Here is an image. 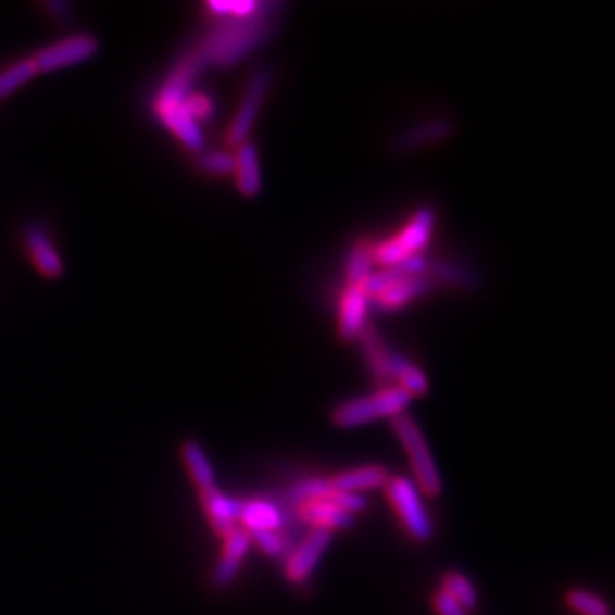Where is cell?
<instances>
[{
    "mask_svg": "<svg viewBox=\"0 0 615 615\" xmlns=\"http://www.w3.org/2000/svg\"><path fill=\"white\" fill-rule=\"evenodd\" d=\"M279 4L261 2L260 9L243 18L217 21L196 47L205 66L231 68L273 35L277 28V14L273 11Z\"/></svg>",
    "mask_w": 615,
    "mask_h": 615,
    "instance_id": "cell-1",
    "label": "cell"
},
{
    "mask_svg": "<svg viewBox=\"0 0 615 615\" xmlns=\"http://www.w3.org/2000/svg\"><path fill=\"white\" fill-rule=\"evenodd\" d=\"M392 430L403 447L406 459L411 462L413 482L421 494L426 498H437L442 494V478L438 470L437 461L426 442L425 432L409 414H399L392 418Z\"/></svg>",
    "mask_w": 615,
    "mask_h": 615,
    "instance_id": "cell-2",
    "label": "cell"
},
{
    "mask_svg": "<svg viewBox=\"0 0 615 615\" xmlns=\"http://www.w3.org/2000/svg\"><path fill=\"white\" fill-rule=\"evenodd\" d=\"M411 401L413 399L401 389L385 387L367 397L337 404L331 413L332 425L339 428H356L380 418H394L406 411Z\"/></svg>",
    "mask_w": 615,
    "mask_h": 615,
    "instance_id": "cell-3",
    "label": "cell"
},
{
    "mask_svg": "<svg viewBox=\"0 0 615 615\" xmlns=\"http://www.w3.org/2000/svg\"><path fill=\"white\" fill-rule=\"evenodd\" d=\"M385 497L394 510L397 518L403 524L404 532L418 544H426L435 536V520L426 510L423 494L411 478L406 476H389L385 485Z\"/></svg>",
    "mask_w": 615,
    "mask_h": 615,
    "instance_id": "cell-4",
    "label": "cell"
},
{
    "mask_svg": "<svg viewBox=\"0 0 615 615\" xmlns=\"http://www.w3.org/2000/svg\"><path fill=\"white\" fill-rule=\"evenodd\" d=\"M435 224H437V213L432 208L425 205L416 210L399 236L380 241L379 246L373 248V260L382 267H389L409 255L423 253V249L430 243Z\"/></svg>",
    "mask_w": 615,
    "mask_h": 615,
    "instance_id": "cell-5",
    "label": "cell"
},
{
    "mask_svg": "<svg viewBox=\"0 0 615 615\" xmlns=\"http://www.w3.org/2000/svg\"><path fill=\"white\" fill-rule=\"evenodd\" d=\"M98 52H100V40L95 35L78 33L60 38L57 42L38 50L33 60L36 71L40 74V72H57L78 66L95 59Z\"/></svg>",
    "mask_w": 615,
    "mask_h": 615,
    "instance_id": "cell-6",
    "label": "cell"
},
{
    "mask_svg": "<svg viewBox=\"0 0 615 615\" xmlns=\"http://www.w3.org/2000/svg\"><path fill=\"white\" fill-rule=\"evenodd\" d=\"M269 86H272V72L267 68H255L249 74L246 92L237 106L236 118L231 120V126L225 136L229 146L237 148L239 143L248 142L249 134L260 118V110L265 102V96L269 92Z\"/></svg>",
    "mask_w": 615,
    "mask_h": 615,
    "instance_id": "cell-7",
    "label": "cell"
},
{
    "mask_svg": "<svg viewBox=\"0 0 615 615\" xmlns=\"http://www.w3.org/2000/svg\"><path fill=\"white\" fill-rule=\"evenodd\" d=\"M203 68H205V64H203L202 57L198 54L196 48L186 52L174 64V68L167 74L166 80L160 86L154 100L155 110L181 106L184 100L193 92L196 78L202 74Z\"/></svg>",
    "mask_w": 615,
    "mask_h": 615,
    "instance_id": "cell-8",
    "label": "cell"
},
{
    "mask_svg": "<svg viewBox=\"0 0 615 615\" xmlns=\"http://www.w3.org/2000/svg\"><path fill=\"white\" fill-rule=\"evenodd\" d=\"M332 534L323 530H311L303 538V542L297 545L291 556L285 562V580L293 586H303L313 576L315 568L319 566L321 557L327 552L331 544Z\"/></svg>",
    "mask_w": 615,
    "mask_h": 615,
    "instance_id": "cell-9",
    "label": "cell"
},
{
    "mask_svg": "<svg viewBox=\"0 0 615 615\" xmlns=\"http://www.w3.org/2000/svg\"><path fill=\"white\" fill-rule=\"evenodd\" d=\"M23 241L28 258L35 263L40 275H45L48 279H59L64 275V261L45 225H24Z\"/></svg>",
    "mask_w": 615,
    "mask_h": 615,
    "instance_id": "cell-10",
    "label": "cell"
},
{
    "mask_svg": "<svg viewBox=\"0 0 615 615\" xmlns=\"http://www.w3.org/2000/svg\"><path fill=\"white\" fill-rule=\"evenodd\" d=\"M200 504H202L203 514L210 522L215 536H219L224 540L225 536L234 532L239 528V506L241 502H237L234 498L224 494L217 486L200 490Z\"/></svg>",
    "mask_w": 615,
    "mask_h": 615,
    "instance_id": "cell-11",
    "label": "cell"
},
{
    "mask_svg": "<svg viewBox=\"0 0 615 615\" xmlns=\"http://www.w3.org/2000/svg\"><path fill=\"white\" fill-rule=\"evenodd\" d=\"M368 303L371 297L363 287H347L341 305H339V321L337 331L341 341H355L365 331L368 325Z\"/></svg>",
    "mask_w": 615,
    "mask_h": 615,
    "instance_id": "cell-12",
    "label": "cell"
},
{
    "mask_svg": "<svg viewBox=\"0 0 615 615\" xmlns=\"http://www.w3.org/2000/svg\"><path fill=\"white\" fill-rule=\"evenodd\" d=\"M251 548V538L246 530L236 528L229 536H225L224 545H222V554L219 562L213 569L212 581L215 588H227L231 586L237 578V572L241 568V564L246 562V556Z\"/></svg>",
    "mask_w": 615,
    "mask_h": 615,
    "instance_id": "cell-13",
    "label": "cell"
},
{
    "mask_svg": "<svg viewBox=\"0 0 615 615\" xmlns=\"http://www.w3.org/2000/svg\"><path fill=\"white\" fill-rule=\"evenodd\" d=\"M297 512H299V518L311 526V530L332 534L337 530H347L355 524V516L347 514L329 498L303 502L299 504Z\"/></svg>",
    "mask_w": 615,
    "mask_h": 615,
    "instance_id": "cell-14",
    "label": "cell"
},
{
    "mask_svg": "<svg viewBox=\"0 0 615 615\" xmlns=\"http://www.w3.org/2000/svg\"><path fill=\"white\" fill-rule=\"evenodd\" d=\"M155 114L167 130L172 131L190 152H193V154L202 152L203 146H205V136H203L200 124L186 112L184 104L181 106L160 108V110H155Z\"/></svg>",
    "mask_w": 615,
    "mask_h": 615,
    "instance_id": "cell-15",
    "label": "cell"
},
{
    "mask_svg": "<svg viewBox=\"0 0 615 615\" xmlns=\"http://www.w3.org/2000/svg\"><path fill=\"white\" fill-rule=\"evenodd\" d=\"M389 480V473L379 464H367L351 468L344 473L335 474L329 478L335 492H351V494H365L377 488H385Z\"/></svg>",
    "mask_w": 615,
    "mask_h": 615,
    "instance_id": "cell-16",
    "label": "cell"
},
{
    "mask_svg": "<svg viewBox=\"0 0 615 615\" xmlns=\"http://www.w3.org/2000/svg\"><path fill=\"white\" fill-rule=\"evenodd\" d=\"M236 184L237 190L246 198H255L260 196L263 188V179H261L260 154L255 143H239L236 148Z\"/></svg>",
    "mask_w": 615,
    "mask_h": 615,
    "instance_id": "cell-17",
    "label": "cell"
},
{
    "mask_svg": "<svg viewBox=\"0 0 615 615\" xmlns=\"http://www.w3.org/2000/svg\"><path fill=\"white\" fill-rule=\"evenodd\" d=\"M452 131H454V126L450 124L449 120H432V122H426L421 126L401 131L392 140V148L399 150V152H413V150L425 148L430 143L444 142L447 138L452 136Z\"/></svg>",
    "mask_w": 615,
    "mask_h": 615,
    "instance_id": "cell-18",
    "label": "cell"
},
{
    "mask_svg": "<svg viewBox=\"0 0 615 615\" xmlns=\"http://www.w3.org/2000/svg\"><path fill=\"white\" fill-rule=\"evenodd\" d=\"M435 281L428 275H421V277H406L397 284H392L387 291H382L377 299L380 309L385 311H397L413 303L414 299L426 296L435 289Z\"/></svg>",
    "mask_w": 615,
    "mask_h": 615,
    "instance_id": "cell-19",
    "label": "cell"
},
{
    "mask_svg": "<svg viewBox=\"0 0 615 615\" xmlns=\"http://www.w3.org/2000/svg\"><path fill=\"white\" fill-rule=\"evenodd\" d=\"M241 530L251 536L260 532H279L284 518L281 512L265 500H251L239 506Z\"/></svg>",
    "mask_w": 615,
    "mask_h": 615,
    "instance_id": "cell-20",
    "label": "cell"
},
{
    "mask_svg": "<svg viewBox=\"0 0 615 615\" xmlns=\"http://www.w3.org/2000/svg\"><path fill=\"white\" fill-rule=\"evenodd\" d=\"M389 371H391V380H397V389L406 392L411 399L414 397H425L428 392V377L425 371L414 365L411 359L392 351L391 359H389Z\"/></svg>",
    "mask_w": 615,
    "mask_h": 615,
    "instance_id": "cell-21",
    "label": "cell"
},
{
    "mask_svg": "<svg viewBox=\"0 0 615 615\" xmlns=\"http://www.w3.org/2000/svg\"><path fill=\"white\" fill-rule=\"evenodd\" d=\"M363 353L367 359L371 373L375 375V379L380 380V385H389L391 382V371H389V359H391V349L389 344L380 339L379 332L375 331L371 325L365 327V331L359 337Z\"/></svg>",
    "mask_w": 615,
    "mask_h": 615,
    "instance_id": "cell-22",
    "label": "cell"
},
{
    "mask_svg": "<svg viewBox=\"0 0 615 615\" xmlns=\"http://www.w3.org/2000/svg\"><path fill=\"white\" fill-rule=\"evenodd\" d=\"M181 461L186 464L191 482L196 485L198 492L215 486L212 462L208 459L205 450L202 449V444L198 440H186L181 444Z\"/></svg>",
    "mask_w": 615,
    "mask_h": 615,
    "instance_id": "cell-23",
    "label": "cell"
},
{
    "mask_svg": "<svg viewBox=\"0 0 615 615\" xmlns=\"http://www.w3.org/2000/svg\"><path fill=\"white\" fill-rule=\"evenodd\" d=\"M373 272H375L373 248L368 246L367 241H356L355 246L349 251L347 265H344L347 287H363Z\"/></svg>",
    "mask_w": 615,
    "mask_h": 615,
    "instance_id": "cell-24",
    "label": "cell"
},
{
    "mask_svg": "<svg viewBox=\"0 0 615 615\" xmlns=\"http://www.w3.org/2000/svg\"><path fill=\"white\" fill-rule=\"evenodd\" d=\"M36 74L38 71H36L35 60L23 59L12 62L11 66L0 71V100L14 95L30 80H35Z\"/></svg>",
    "mask_w": 615,
    "mask_h": 615,
    "instance_id": "cell-25",
    "label": "cell"
},
{
    "mask_svg": "<svg viewBox=\"0 0 615 615\" xmlns=\"http://www.w3.org/2000/svg\"><path fill=\"white\" fill-rule=\"evenodd\" d=\"M440 592L447 593L450 600H454L466 612H470L478 605V592H476L473 581L468 580L461 572H449L442 578V590Z\"/></svg>",
    "mask_w": 615,
    "mask_h": 615,
    "instance_id": "cell-26",
    "label": "cell"
},
{
    "mask_svg": "<svg viewBox=\"0 0 615 615\" xmlns=\"http://www.w3.org/2000/svg\"><path fill=\"white\" fill-rule=\"evenodd\" d=\"M435 284L440 281V284L452 285V287H461V289H474L478 281H476V275L468 269H464L461 265H454V263H447V261H440V263H428V273H426Z\"/></svg>",
    "mask_w": 615,
    "mask_h": 615,
    "instance_id": "cell-27",
    "label": "cell"
},
{
    "mask_svg": "<svg viewBox=\"0 0 615 615\" xmlns=\"http://www.w3.org/2000/svg\"><path fill=\"white\" fill-rule=\"evenodd\" d=\"M196 167L208 176L227 178V176L236 174V155L231 152H224V150L200 152L196 155Z\"/></svg>",
    "mask_w": 615,
    "mask_h": 615,
    "instance_id": "cell-28",
    "label": "cell"
},
{
    "mask_svg": "<svg viewBox=\"0 0 615 615\" xmlns=\"http://www.w3.org/2000/svg\"><path fill=\"white\" fill-rule=\"evenodd\" d=\"M566 605L572 612L580 615H612L610 604L604 598L586 590H572L566 593Z\"/></svg>",
    "mask_w": 615,
    "mask_h": 615,
    "instance_id": "cell-29",
    "label": "cell"
},
{
    "mask_svg": "<svg viewBox=\"0 0 615 615\" xmlns=\"http://www.w3.org/2000/svg\"><path fill=\"white\" fill-rule=\"evenodd\" d=\"M261 2L258 0H210L205 9L212 12L217 21L224 18H243L260 9Z\"/></svg>",
    "mask_w": 615,
    "mask_h": 615,
    "instance_id": "cell-30",
    "label": "cell"
},
{
    "mask_svg": "<svg viewBox=\"0 0 615 615\" xmlns=\"http://www.w3.org/2000/svg\"><path fill=\"white\" fill-rule=\"evenodd\" d=\"M331 492L332 488L329 478H308V480H301V482H297L293 486V498H296L299 504L327 498Z\"/></svg>",
    "mask_w": 615,
    "mask_h": 615,
    "instance_id": "cell-31",
    "label": "cell"
},
{
    "mask_svg": "<svg viewBox=\"0 0 615 615\" xmlns=\"http://www.w3.org/2000/svg\"><path fill=\"white\" fill-rule=\"evenodd\" d=\"M251 544L258 545L265 556L279 557L285 552V538L279 532L251 534Z\"/></svg>",
    "mask_w": 615,
    "mask_h": 615,
    "instance_id": "cell-32",
    "label": "cell"
},
{
    "mask_svg": "<svg viewBox=\"0 0 615 615\" xmlns=\"http://www.w3.org/2000/svg\"><path fill=\"white\" fill-rule=\"evenodd\" d=\"M327 498L332 500L339 509L344 510L347 514H351V516H356V514L365 512L368 506L367 494H351V492H335V490H332L331 494Z\"/></svg>",
    "mask_w": 615,
    "mask_h": 615,
    "instance_id": "cell-33",
    "label": "cell"
},
{
    "mask_svg": "<svg viewBox=\"0 0 615 615\" xmlns=\"http://www.w3.org/2000/svg\"><path fill=\"white\" fill-rule=\"evenodd\" d=\"M184 108H186V112L190 114L191 118L200 124L203 120H208L212 116L213 102L210 100V96L191 92V95L184 100Z\"/></svg>",
    "mask_w": 615,
    "mask_h": 615,
    "instance_id": "cell-34",
    "label": "cell"
},
{
    "mask_svg": "<svg viewBox=\"0 0 615 615\" xmlns=\"http://www.w3.org/2000/svg\"><path fill=\"white\" fill-rule=\"evenodd\" d=\"M42 7L48 12V16H52L59 23H71L72 18H74L72 4L64 2V0H50V2H45Z\"/></svg>",
    "mask_w": 615,
    "mask_h": 615,
    "instance_id": "cell-35",
    "label": "cell"
},
{
    "mask_svg": "<svg viewBox=\"0 0 615 615\" xmlns=\"http://www.w3.org/2000/svg\"><path fill=\"white\" fill-rule=\"evenodd\" d=\"M432 605H435L437 615H466L464 607L456 604L454 600H450L449 595L440 592V590L432 595Z\"/></svg>",
    "mask_w": 615,
    "mask_h": 615,
    "instance_id": "cell-36",
    "label": "cell"
}]
</instances>
